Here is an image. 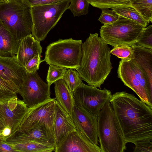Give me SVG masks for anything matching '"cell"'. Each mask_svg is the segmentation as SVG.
Here are the masks:
<instances>
[{
	"instance_id": "1",
	"label": "cell",
	"mask_w": 152,
	"mask_h": 152,
	"mask_svg": "<svg viewBox=\"0 0 152 152\" xmlns=\"http://www.w3.org/2000/svg\"><path fill=\"white\" fill-rule=\"evenodd\" d=\"M126 143L152 140V108L125 91L112 95L110 101Z\"/></svg>"
},
{
	"instance_id": "2",
	"label": "cell",
	"mask_w": 152,
	"mask_h": 152,
	"mask_svg": "<svg viewBox=\"0 0 152 152\" xmlns=\"http://www.w3.org/2000/svg\"><path fill=\"white\" fill-rule=\"evenodd\" d=\"M82 50L80 65L76 70L88 85L100 88L113 68L110 48L96 33L90 34Z\"/></svg>"
},
{
	"instance_id": "3",
	"label": "cell",
	"mask_w": 152,
	"mask_h": 152,
	"mask_svg": "<svg viewBox=\"0 0 152 152\" xmlns=\"http://www.w3.org/2000/svg\"><path fill=\"white\" fill-rule=\"evenodd\" d=\"M97 128L101 152H124L126 149L127 143L109 101L98 114Z\"/></svg>"
},
{
	"instance_id": "4",
	"label": "cell",
	"mask_w": 152,
	"mask_h": 152,
	"mask_svg": "<svg viewBox=\"0 0 152 152\" xmlns=\"http://www.w3.org/2000/svg\"><path fill=\"white\" fill-rule=\"evenodd\" d=\"M0 20L18 40L31 34L30 8L23 0H10L0 4Z\"/></svg>"
},
{
	"instance_id": "5",
	"label": "cell",
	"mask_w": 152,
	"mask_h": 152,
	"mask_svg": "<svg viewBox=\"0 0 152 152\" xmlns=\"http://www.w3.org/2000/svg\"><path fill=\"white\" fill-rule=\"evenodd\" d=\"M145 27L132 20L119 15L115 21L101 26L100 37L112 46H131L138 42Z\"/></svg>"
},
{
	"instance_id": "6",
	"label": "cell",
	"mask_w": 152,
	"mask_h": 152,
	"mask_svg": "<svg viewBox=\"0 0 152 152\" xmlns=\"http://www.w3.org/2000/svg\"><path fill=\"white\" fill-rule=\"evenodd\" d=\"M82 43V40L72 38L59 39L47 46L42 61L49 65L76 69L80 65Z\"/></svg>"
},
{
	"instance_id": "7",
	"label": "cell",
	"mask_w": 152,
	"mask_h": 152,
	"mask_svg": "<svg viewBox=\"0 0 152 152\" xmlns=\"http://www.w3.org/2000/svg\"><path fill=\"white\" fill-rule=\"evenodd\" d=\"M70 0L52 4L36 5L30 7L32 20L31 34L39 42L45 39L68 9Z\"/></svg>"
},
{
	"instance_id": "8",
	"label": "cell",
	"mask_w": 152,
	"mask_h": 152,
	"mask_svg": "<svg viewBox=\"0 0 152 152\" xmlns=\"http://www.w3.org/2000/svg\"><path fill=\"white\" fill-rule=\"evenodd\" d=\"M117 73L118 77L124 85L133 90L141 100L152 108V85L134 60L121 59Z\"/></svg>"
},
{
	"instance_id": "9",
	"label": "cell",
	"mask_w": 152,
	"mask_h": 152,
	"mask_svg": "<svg viewBox=\"0 0 152 152\" xmlns=\"http://www.w3.org/2000/svg\"><path fill=\"white\" fill-rule=\"evenodd\" d=\"M56 102L55 98H51L28 108L17 130H28L44 126L49 137L55 142L53 126Z\"/></svg>"
},
{
	"instance_id": "10",
	"label": "cell",
	"mask_w": 152,
	"mask_h": 152,
	"mask_svg": "<svg viewBox=\"0 0 152 152\" xmlns=\"http://www.w3.org/2000/svg\"><path fill=\"white\" fill-rule=\"evenodd\" d=\"M75 105L82 107L96 117L105 104L110 100L111 91L105 88L99 89L83 83L73 93Z\"/></svg>"
},
{
	"instance_id": "11",
	"label": "cell",
	"mask_w": 152,
	"mask_h": 152,
	"mask_svg": "<svg viewBox=\"0 0 152 152\" xmlns=\"http://www.w3.org/2000/svg\"><path fill=\"white\" fill-rule=\"evenodd\" d=\"M50 86L41 78L37 71L33 73L26 72L18 94L28 108H31L50 99Z\"/></svg>"
},
{
	"instance_id": "12",
	"label": "cell",
	"mask_w": 152,
	"mask_h": 152,
	"mask_svg": "<svg viewBox=\"0 0 152 152\" xmlns=\"http://www.w3.org/2000/svg\"><path fill=\"white\" fill-rule=\"evenodd\" d=\"M28 108L17 96L0 101V120L5 127L10 129L12 134L17 130Z\"/></svg>"
},
{
	"instance_id": "13",
	"label": "cell",
	"mask_w": 152,
	"mask_h": 152,
	"mask_svg": "<svg viewBox=\"0 0 152 152\" xmlns=\"http://www.w3.org/2000/svg\"><path fill=\"white\" fill-rule=\"evenodd\" d=\"M71 116L76 130L92 143L98 145L97 117L76 105Z\"/></svg>"
},
{
	"instance_id": "14",
	"label": "cell",
	"mask_w": 152,
	"mask_h": 152,
	"mask_svg": "<svg viewBox=\"0 0 152 152\" xmlns=\"http://www.w3.org/2000/svg\"><path fill=\"white\" fill-rule=\"evenodd\" d=\"M55 152H101L98 145L92 143L77 130L69 133L55 148Z\"/></svg>"
},
{
	"instance_id": "15",
	"label": "cell",
	"mask_w": 152,
	"mask_h": 152,
	"mask_svg": "<svg viewBox=\"0 0 152 152\" xmlns=\"http://www.w3.org/2000/svg\"><path fill=\"white\" fill-rule=\"evenodd\" d=\"M53 127L55 138V147L69 133L76 130L71 116L56 101Z\"/></svg>"
},
{
	"instance_id": "16",
	"label": "cell",
	"mask_w": 152,
	"mask_h": 152,
	"mask_svg": "<svg viewBox=\"0 0 152 152\" xmlns=\"http://www.w3.org/2000/svg\"><path fill=\"white\" fill-rule=\"evenodd\" d=\"M2 141L10 145L35 141L52 143L56 145L55 142L48 136L46 127L44 126L28 130H17L4 138Z\"/></svg>"
},
{
	"instance_id": "17",
	"label": "cell",
	"mask_w": 152,
	"mask_h": 152,
	"mask_svg": "<svg viewBox=\"0 0 152 152\" xmlns=\"http://www.w3.org/2000/svg\"><path fill=\"white\" fill-rule=\"evenodd\" d=\"M26 72L25 68L18 63L15 56H0V78L14 83L20 88Z\"/></svg>"
},
{
	"instance_id": "18",
	"label": "cell",
	"mask_w": 152,
	"mask_h": 152,
	"mask_svg": "<svg viewBox=\"0 0 152 152\" xmlns=\"http://www.w3.org/2000/svg\"><path fill=\"white\" fill-rule=\"evenodd\" d=\"M42 52L40 42L31 34L20 40L15 57L18 63L24 67L31 59L37 55H41Z\"/></svg>"
},
{
	"instance_id": "19",
	"label": "cell",
	"mask_w": 152,
	"mask_h": 152,
	"mask_svg": "<svg viewBox=\"0 0 152 152\" xmlns=\"http://www.w3.org/2000/svg\"><path fill=\"white\" fill-rule=\"evenodd\" d=\"M20 41L0 20V56L9 57L15 56Z\"/></svg>"
},
{
	"instance_id": "20",
	"label": "cell",
	"mask_w": 152,
	"mask_h": 152,
	"mask_svg": "<svg viewBox=\"0 0 152 152\" xmlns=\"http://www.w3.org/2000/svg\"><path fill=\"white\" fill-rule=\"evenodd\" d=\"M54 83L56 101L71 116L75 105L73 94L63 79H59Z\"/></svg>"
},
{
	"instance_id": "21",
	"label": "cell",
	"mask_w": 152,
	"mask_h": 152,
	"mask_svg": "<svg viewBox=\"0 0 152 152\" xmlns=\"http://www.w3.org/2000/svg\"><path fill=\"white\" fill-rule=\"evenodd\" d=\"M131 47L134 53L133 59L144 72L152 85V49L136 44Z\"/></svg>"
},
{
	"instance_id": "22",
	"label": "cell",
	"mask_w": 152,
	"mask_h": 152,
	"mask_svg": "<svg viewBox=\"0 0 152 152\" xmlns=\"http://www.w3.org/2000/svg\"><path fill=\"white\" fill-rule=\"evenodd\" d=\"M16 152H51L55 145L52 143L28 141L11 145Z\"/></svg>"
},
{
	"instance_id": "23",
	"label": "cell",
	"mask_w": 152,
	"mask_h": 152,
	"mask_svg": "<svg viewBox=\"0 0 152 152\" xmlns=\"http://www.w3.org/2000/svg\"><path fill=\"white\" fill-rule=\"evenodd\" d=\"M112 9L119 15L133 20L145 28L148 24L131 4L120 6Z\"/></svg>"
},
{
	"instance_id": "24",
	"label": "cell",
	"mask_w": 152,
	"mask_h": 152,
	"mask_svg": "<svg viewBox=\"0 0 152 152\" xmlns=\"http://www.w3.org/2000/svg\"><path fill=\"white\" fill-rule=\"evenodd\" d=\"M130 4L148 23L152 21V0H130Z\"/></svg>"
},
{
	"instance_id": "25",
	"label": "cell",
	"mask_w": 152,
	"mask_h": 152,
	"mask_svg": "<svg viewBox=\"0 0 152 152\" xmlns=\"http://www.w3.org/2000/svg\"><path fill=\"white\" fill-rule=\"evenodd\" d=\"M19 90V88L14 83L0 78V101L17 96Z\"/></svg>"
},
{
	"instance_id": "26",
	"label": "cell",
	"mask_w": 152,
	"mask_h": 152,
	"mask_svg": "<svg viewBox=\"0 0 152 152\" xmlns=\"http://www.w3.org/2000/svg\"><path fill=\"white\" fill-rule=\"evenodd\" d=\"M62 79L65 81L72 94L83 83L77 71L73 69L70 68L66 70Z\"/></svg>"
},
{
	"instance_id": "27",
	"label": "cell",
	"mask_w": 152,
	"mask_h": 152,
	"mask_svg": "<svg viewBox=\"0 0 152 152\" xmlns=\"http://www.w3.org/2000/svg\"><path fill=\"white\" fill-rule=\"evenodd\" d=\"M92 6L103 10L130 5V0H88Z\"/></svg>"
},
{
	"instance_id": "28",
	"label": "cell",
	"mask_w": 152,
	"mask_h": 152,
	"mask_svg": "<svg viewBox=\"0 0 152 152\" xmlns=\"http://www.w3.org/2000/svg\"><path fill=\"white\" fill-rule=\"evenodd\" d=\"M68 9L74 17L85 15L88 13L89 3L88 0H70Z\"/></svg>"
},
{
	"instance_id": "29",
	"label": "cell",
	"mask_w": 152,
	"mask_h": 152,
	"mask_svg": "<svg viewBox=\"0 0 152 152\" xmlns=\"http://www.w3.org/2000/svg\"><path fill=\"white\" fill-rule=\"evenodd\" d=\"M110 52L121 59L129 60L134 57L133 50L130 46L116 45Z\"/></svg>"
},
{
	"instance_id": "30",
	"label": "cell",
	"mask_w": 152,
	"mask_h": 152,
	"mask_svg": "<svg viewBox=\"0 0 152 152\" xmlns=\"http://www.w3.org/2000/svg\"><path fill=\"white\" fill-rule=\"evenodd\" d=\"M49 65L46 80L50 86L55 81L62 78L67 69L55 65Z\"/></svg>"
},
{
	"instance_id": "31",
	"label": "cell",
	"mask_w": 152,
	"mask_h": 152,
	"mask_svg": "<svg viewBox=\"0 0 152 152\" xmlns=\"http://www.w3.org/2000/svg\"><path fill=\"white\" fill-rule=\"evenodd\" d=\"M137 45L144 48L152 49V25L144 29Z\"/></svg>"
},
{
	"instance_id": "32",
	"label": "cell",
	"mask_w": 152,
	"mask_h": 152,
	"mask_svg": "<svg viewBox=\"0 0 152 152\" xmlns=\"http://www.w3.org/2000/svg\"><path fill=\"white\" fill-rule=\"evenodd\" d=\"M119 15L113 10L103 9L98 20L104 25L110 24L116 21Z\"/></svg>"
},
{
	"instance_id": "33",
	"label": "cell",
	"mask_w": 152,
	"mask_h": 152,
	"mask_svg": "<svg viewBox=\"0 0 152 152\" xmlns=\"http://www.w3.org/2000/svg\"><path fill=\"white\" fill-rule=\"evenodd\" d=\"M152 140H143L138 141L134 143V152H152Z\"/></svg>"
},
{
	"instance_id": "34",
	"label": "cell",
	"mask_w": 152,
	"mask_h": 152,
	"mask_svg": "<svg viewBox=\"0 0 152 152\" xmlns=\"http://www.w3.org/2000/svg\"><path fill=\"white\" fill-rule=\"evenodd\" d=\"M42 60H41V55H38L31 59L24 67L26 72L28 73L35 72L39 69Z\"/></svg>"
},
{
	"instance_id": "35",
	"label": "cell",
	"mask_w": 152,
	"mask_h": 152,
	"mask_svg": "<svg viewBox=\"0 0 152 152\" xmlns=\"http://www.w3.org/2000/svg\"><path fill=\"white\" fill-rule=\"evenodd\" d=\"M66 0H23V2L28 6H32L47 4H52L59 3Z\"/></svg>"
},
{
	"instance_id": "36",
	"label": "cell",
	"mask_w": 152,
	"mask_h": 152,
	"mask_svg": "<svg viewBox=\"0 0 152 152\" xmlns=\"http://www.w3.org/2000/svg\"><path fill=\"white\" fill-rule=\"evenodd\" d=\"M0 152H16L12 146L0 140Z\"/></svg>"
},
{
	"instance_id": "37",
	"label": "cell",
	"mask_w": 152,
	"mask_h": 152,
	"mask_svg": "<svg viewBox=\"0 0 152 152\" xmlns=\"http://www.w3.org/2000/svg\"><path fill=\"white\" fill-rule=\"evenodd\" d=\"M1 134L3 137V140L4 138L9 136L12 134L11 129L8 127H5L3 130Z\"/></svg>"
},
{
	"instance_id": "38",
	"label": "cell",
	"mask_w": 152,
	"mask_h": 152,
	"mask_svg": "<svg viewBox=\"0 0 152 152\" xmlns=\"http://www.w3.org/2000/svg\"><path fill=\"white\" fill-rule=\"evenodd\" d=\"M5 126L2 122L0 120V133H1Z\"/></svg>"
},
{
	"instance_id": "39",
	"label": "cell",
	"mask_w": 152,
	"mask_h": 152,
	"mask_svg": "<svg viewBox=\"0 0 152 152\" xmlns=\"http://www.w3.org/2000/svg\"><path fill=\"white\" fill-rule=\"evenodd\" d=\"M3 138V137L1 133H0V140H2Z\"/></svg>"
},
{
	"instance_id": "40",
	"label": "cell",
	"mask_w": 152,
	"mask_h": 152,
	"mask_svg": "<svg viewBox=\"0 0 152 152\" xmlns=\"http://www.w3.org/2000/svg\"><path fill=\"white\" fill-rule=\"evenodd\" d=\"M5 2L3 0H0V4Z\"/></svg>"
},
{
	"instance_id": "41",
	"label": "cell",
	"mask_w": 152,
	"mask_h": 152,
	"mask_svg": "<svg viewBox=\"0 0 152 152\" xmlns=\"http://www.w3.org/2000/svg\"><path fill=\"white\" fill-rule=\"evenodd\" d=\"M5 2H8L10 0H3Z\"/></svg>"
}]
</instances>
